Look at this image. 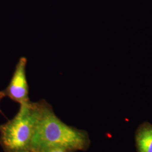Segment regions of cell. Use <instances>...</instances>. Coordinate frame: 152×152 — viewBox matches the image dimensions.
<instances>
[{"label":"cell","instance_id":"4","mask_svg":"<svg viewBox=\"0 0 152 152\" xmlns=\"http://www.w3.org/2000/svg\"><path fill=\"white\" fill-rule=\"evenodd\" d=\"M137 152H152V124L145 121L139 125L135 132Z\"/></svg>","mask_w":152,"mask_h":152},{"label":"cell","instance_id":"1","mask_svg":"<svg viewBox=\"0 0 152 152\" xmlns=\"http://www.w3.org/2000/svg\"><path fill=\"white\" fill-rule=\"evenodd\" d=\"M35 120L29 152H47L55 148L85 152L91 140L86 131L66 125L45 100L34 102Z\"/></svg>","mask_w":152,"mask_h":152},{"label":"cell","instance_id":"5","mask_svg":"<svg viewBox=\"0 0 152 152\" xmlns=\"http://www.w3.org/2000/svg\"><path fill=\"white\" fill-rule=\"evenodd\" d=\"M47 152H75L73 151H71L69 149H64V148H55L51 149Z\"/></svg>","mask_w":152,"mask_h":152},{"label":"cell","instance_id":"2","mask_svg":"<svg viewBox=\"0 0 152 152\" xmlns=\"http://www.w3.org/2000/svg\"><path fill=\"white\" fill-rule=\"evenodd\" d=\"M35 120L34 102L20 105L16 115L0 125V145L5 152H29Z\"/></svg>","mask_w":152,"mask_h":152},{"label":"cell","instance_id":"3","mask_svg":"<svg viewBox=\"0 0 152 152\" xmlns=\"http://www.w3.org/2000/svg\"><path fill=\"white\" fill-rule=\"evenodd\" d=\"M27 63L26 58L21 57L19 59L9 85L3 90L5 96L20 105L30 102L26 76Z\"/></svg>","mask_w":152,"mask_h":152},{"label":"cell","instance_id":"6","mask_svg":"<svg viewBox=\"0 0 152 152\" xmlns=\"http://www.w3.org/2000/svg\"><path fill=\"white\" fill-rule=\"evenodd\" d=\"M4 97H5V95H4V93L3 92V91H0V102H1V100H2L3 98H4ZM0 113H2V112L1 110V109H0Z\"/></svg>","mask_w":152,"mask_h":152}]
</instances>
